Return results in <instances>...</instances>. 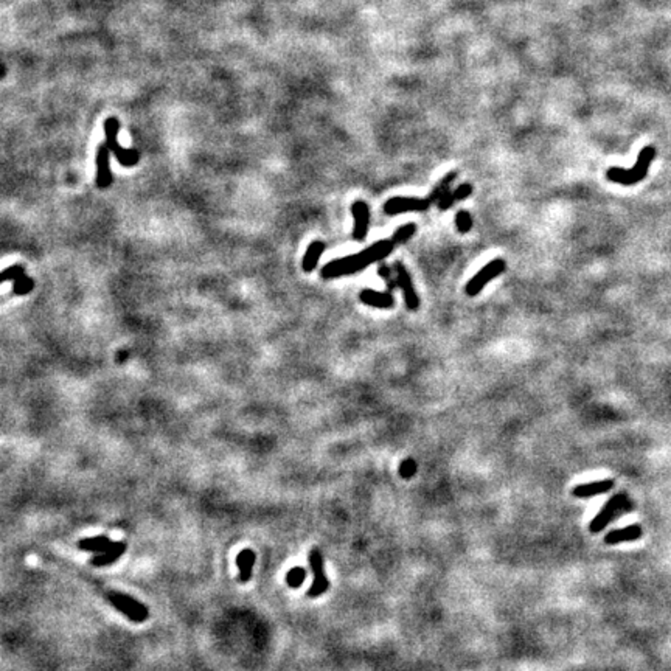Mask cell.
I'll return each instance as SVG.
<instances>
[{
    "label": "cell",
    "instance_id": "cell-1",
    "mask_svg": "<svg viewBox=\"0 0 671 671\" xmlns=\"http://www.w3.org/2000/svg\"><path fill=\"white\" fill-rule=\"evenodd\" d=\"M394 249L395 243L392 239H381V241L371 244L370 248H367L359 253H354V255L333 259V261L322 268L320 275L322 278H339L345 275H353L359 270L369 268L370 264L387 258L394 252Z\"/></svg>",
    "mask_w": 671,
    "mask_h": 671
},
{
    "label": "cell",
    "instance_id": "cell-2",
    "mask_svg": "<svg viewBox=\"0 0 671 671\" xmlns=\"http://www.w3.org/2000/svg\"><path fill=\"white\" fill-rule=\"evenodd\" d=\"M654 157H656L654 147H645L637 157L636 165L631 169H623L617 167L607 169L606 171L607 181H611L614 183H620V185H625V187L634 185V183H638L647 177Z\"/></svg>",
    "mask_w": 671,
    "mask_h": 671
},
{
    "label": "cell",
    "instance_id": "cell-3",
    "mask_svg": "<svg viewBox=\"0 0 671 671\" xmlns=\"http://www.w3.org/2000/svg\"><path fill=\"white\" fill-rule=\"evenodd\" d=\"M118 129H120V122L117 118H107L104 123V132H106V145L109 148L116 159L118 160L120 165L123 167H134L140 160V153L137 149H125L122 145L118 143Z\"/></svg>",
    "mask_w": 671,
    "mask_h": 671
},
{
    "label": "cell",
    "instance_id": "cell-4",
    "mask_svg": "<svg viewBox=\"0 0 671 671\" xmlns=\"http://www.w3.org/2000/svg\"><path fill=\"white\" fill-rule=\"evenodd\" d=\"M631 510H632V504L629 502L628 496H626L625 493H620V495H616L605 504L603 510L600 511V515L597 517H594L589 530H591L592 533H598V531L603 530L612 519H616L617 516L622 515V513L631 511Z\"/></svg>",
    "mask_w": 671,
    "mask_h": 671
},
{
    "label": "cell",
    "instance_id": "cell-5",
    "mask_svg": "<svg viewBox=\"0 0 671 671\" xmlns=\"http://www.w3.org/2000/svg\"><path fill=\"white\" fill-rule=\"evenodd\" d=\"M107 601L134 623H143L149 617L147 606L126 594L109 592L107 594Z\"/></svg>",
    "mask_w": 671,
    "mask_h": 671
},
{
    "label": "cell",
    "instance_id": "cell-6",
    "mask_svg": "<svg viewBox=\"0 0 671 671\" xmlns=\"http://www.w3.org/2000/svg\"><path fill=\"white\" fill-rule=\"evenodd\" d=\"M505 268H506L505 259H502V258L493 259V261H490L488 264L484 266V268L480 269L477 274L471 278L470 282H468L466 289H465L466 294L470 297H476L477 294H480V291H482L491 280H495L496 277L504 274Z\"/></svg>",
    "mask_w": 671,
    "mask_h": 671
},
{
    "label": "cell",
    "instance_id": "cell-7",
    "mask_svg": "<svg viewBox=\"0 0 671 671\" xmlns=\"http://www.w3.org/2000/svg\"><path fill=\"white\" fill-rule=\"evenodd\" d=\"M434 202L432 199L429 198H403V196H400V198H390L387 202L384 204V212L390 214V217H395V214H401V213H407V212H426L428 208L432 205Z\"/></svg>",
    "mask_w": 671,
    "mask_h": 671
},
{
    "label": "cell",
    "instance_id": "cell-8",
    "mask_svg": "<svg viewBox=\"0 0 671 671\" xmlns=\"http://www.w3.org/2000/svg\"><path fill=\"white\" fill-rule=\"evenodd\" d=\"M394 270H395V275H396V282H398V284H400V288L403 289V293H404V300H406L407 309H410V311H416V309L420 308V299H419V294H416V291L414 288V283H412V278H410V274L407 272V269L404 268V264L401 261H396L394 264Z\"/></svg>",
    "mask_w": 671,
    "mask_h": 671
},
{
    "label": "cell",
    "instance_id": "cell-9",
    "mask_svg": "<svg viewBox=\"0 0 671 671\" xmlns=\"http://www.w3.org/2000/svg\"><path fill=\"white\" fill-rule=\"evenodd\" d=\"M351 213H353V218H354L353 238L356 239V241L362 243L364 239L367 238V232H369L370 208L364 201H356L351 205Z\"/></svg>",
    "mask_w": 671,
    "mask_h": 671
},
{
    "label": "cell",
    "instance_id": "cell-10",
    "mask_svg": "<svg viewBox=\"0 0 671 671\" xmlns=\"http://www.w3.org/2000/svg\"><path fill=\"white\" fill-rule=\"evenodd\" d=\"M109 153L111 149L107 148V145H100L97 149V157H95V163H97V179H95V182H97L98 188H107L112 183Z\"/></svg>",
    "mask_w": 671,
    "mask_h": 671
},
{
    "label": "cell",
    "instance_id": "cell-11",
    "mask_svg": "<svg viewBox=\"0 0 671 671\" xmlns=\"http://www.w3.org/2000/svg\"><path fill=\"white\" fill-rule=\"evenodd\" d=\"M359 300L362 302L364 305H369L373 308H381V309H389L395 305V299L390 293H379V291H373V289L360 291Z\"/></svg>",
    "mask_w": 671,
    "mask_h": 671
},
{
    "label": "cell",
    "instance_id": "cell-12",
    "mask_svg": "<svg viewBox=\"0 0 671 671\" xmlns=\"http://www.w3.org/2000/svg\"><path fill=\"white\" fill-rule=\"evenodd\" d=\"M612 488H614V480H600V482L577 485L572 490V495L575 497L585 499V497H592L595 495H603V493L609 491Z\"/></svg>",
    "mask_w": 671,
    "mask_h": 671
},
{
    "label": "cell",
    "instance_id": "cell-13",
    "mask_svg": "<svg viewBox=\"0 0 671 671\" xmlns=\"http://www.w3.org/2000/svg\"><path fill=\"white\" fill-rule=\"evenodd\" d=\"M126 549H128L126 542H113L112 546L106 550V552L93 556L92 566H95V567L111 566L112 562H116L120 558V556H122L126 552Z\"/></svg>",
    "mask_w": 671,
    "mask_h": 671
},
{
    "label": "cell",
    "instance_id": "cell-14",
    "mask_svg": "<svg viewBox=\"0 0 671 671\" xmlns=\"http://www.w3.org/2000/svg\"><path fill=\"white\" fill-rule=\"evenodd\" d=\"M642 536V528L638 525H629L626 528L620 530H612L605 536L606 544H620V542H628V541H636Z\"/></svg>",
    "mask_w": 671,
    "mask_h": 671
},
{
    "label": "cell",
    "instance_id": "cell-15",
    "mask_svg": "<svg viewBox=\"0 0 671 671\" xmlns=\"http://www.w3.org/2000/svg\"><path fill=\"white\" fill-rule=\"evenodd\" d=\"M255 560H257L255 552L250 549L243 550V552L237 556V564L239 569V581H241V583H248V581L252 578V571H253V566H255Z\"/></svg>",
    "mask_w": 671,
    "mask_h": 671
},
{
    "label": "cell",
    "instance_id": "cell-16",
    "mask_svg": "<svg viewBox=\"0 0 671 671\" xmlns=\"http://www.w3.org/2000/svg\"><path fill=\"white\" fill-rule=\"evenodd\" d=\"M325 250V244L322 241H314L308 246L305 257H303L302 268L305 272H313L318 268V263L322 257V253Z\"/></svg>",
    "mask_w": 671,
    "mask_h": 671
},
{
    "label": "cell",
    "instance_id": "cell-17",
    "mask_svg": "<svg viewBox=\"0 0 671 671\" xmlns=\"http://www.w3.org/2000/svg\"><path fill=\"white\" fill-rule=\"evenodd\" d=\"M112 544L113 542L107 536H95V537H86V540H81L78 542V547L81 550H86V552H93L98 555L106 552Z\"/></svg>",
    "mask_w": 671,
    "mask_h": 671
},
{
    "label": "cell",
    "instance_id": "cell-18",
    "mask_svg": "<svg viewBox=\"0 0 671 671\" xmlns=\"http://www.w3.org/2000/svg\"><path fill=\"white\" fill-rule=\"evenodd\" d=\"M35 288V282L28 275H21L12 282V293L16 295H27Z\"/></svg>",
    "mask_w": 671,
    "mask_h": 671
},
{
    "label": "cell",
    "instance_id": "cell-19",
    "mask_svg": "<svg viewBox=\"0 0 671 671\" xmlns=\"http://www.w3.org/2000/svg\"><path fill=\"white\" fill-rule=\"evenodd\" d=\"M415 232H416V226L414 223H409L406 226L400 227L398 230H395L394 237H392V241L395 243V246L396 244H406L409 239L415 235Z\"/></svg>",
    "mask_w": 671,
    "mask_h": 671
},
{
    "label": "cell",
    "instance_id": "cell-20",
    "mask_svg": "<svg viewBox=\"0 0 671 671\" xmlns=\"http://www.w3.org/2000/svg\"><path fill=\"white\" fill-rule=\"evenodd\" d=\"M309 566H311V571L315 577H325L324 571V556L319 552L318 549H314L309 552Z\"/></svg>",
    "mask_w": 671,
    "mask_h": 671
},
{
    "label": "cell",
    "instance_id": "cell-21",
    "mask_svg": "<svg viewBox=\"0 0 671 671\" xmlns=\"http://www.w3.org/2000/svg\"><path fill=\"white\" fill-rule=\"evenodd\" d=\"M455 226H457V230L460 233H468L472 229V217L470 212L460 210L455 214Z\"/></svg>",
    "mask_w": 671,
    "mask_h": 671
},
{
    "label": "cell",
    "instance_id": "cell-22",
    "mask_svg": "<svg viewBox=\"0 0 671 671\" xmlns=\"http://www.w3.org/2000/svg\"><path fill=\"white\" fill-rule=\"evenodd\" d=\"M328 587H330V581H328L327 575H325V577L314 578L313 585H311V587H309V591H308V597H311V598L319 597V595L325 594L328 591Z\"/></svg>",
    "mask_w": 671,
    "mask_h": 671
},
{
    "label": "cell",
    "instance_id": "cell-23",
    "mask_svg": "<svg viewBox=\"0 0 671 671\" xmlns=\"http://www.w3.org/2000/svg\"><path fill=\"white\" fill-rule=\"evenodd\" d=\"M306 578V572H305V569H302V567H294V569H291L289 573H288V577H286V581H288V585L291 587H300L303 585V581H305Z\"/></svg>",
    "mask_w": 671,
    "mask_h": 671
},
{
    "label": "cell",
    "instance_id": "cell-24",
    "mask_svg": "<svg viewBox=\"0 0 671 671\" xmlns=\"http://www.w3.org/2000/svg\"><path fill=\"white\" fill-rule=\"evenodd\" d=\"M415 472H416V461L414 459L403 460V463L400 465V476L403 479H410L415 476Z\"/></svg>",
    "mask_w": 671,
    "mask_h": 671
},
{
    "label": "cell",
    "instance_id": "cell-25",
    "mask_svg": "<svg viewBox=\"0 0 671 671\" xmlns=\"http://www.w3.org/2000/svg\"><path fill=\"white\" fill-rule=\"evenodd\" d=\"M25 274V270L21 268V266H11V268L8 269H5L2 272V283L5 282H15L16 278H19L21 275Z\"/></svg>",
    "mask_w": 671,
    "mask_h": 671
},
{
    "label": "cell",
    "instance_id": "cell-26",
    "mask_svg": "<svg viewBox=\"0 0 671 671\" xmlns=\"http://www.w3.org/2000/svg\"><path fill=\"white\" fill-rule=\"evenodd\" d=\"M378 272H379V275H381L383 280H384V282H387V284H389V288H390V289H394V288L396 286V284H398V282H396V275H395V272H392V270H390V268H387V266H384V264H383L381 268H379V270H378Z\"/></svg>",
    "mask_w": 671,
    "mask_h": 671
},
{
    "label": "cell",
    "instance_id": "cell-27",
    "mask_svg": "<svg viewBox=\"0 0 671 671\" xmlns=\"http://www.w3.org/2000/svg\"><path fill=\"white\" fill-rule=\"evenodd\" d=\"M471 193H472V185H471V183H461V185L457 190H454L452 196H454L455 202H457V201L466 199L468 196H470Z\"/></svg>",
    "mask_w": 671,
    "mask_h": 671
},
{
    "label": "cell",
    "instance_id": "cell-28",
    "mask_svg": "<svg viewBox=\"0 0 671 671\" xmlns=\"http://www.w3.org/2000/svg\"><path fill=\"white\" fill-rule=\"evenodd\" d=\"M454 202H455V199L452 196V192L449 190V192H446L445 194L441 196V199L436 202V205H439L440 210H448V208H451L454 205Z\"/></svg>",
    "mask_w": 671,
    "mask_h": 671
}]
</instances>
